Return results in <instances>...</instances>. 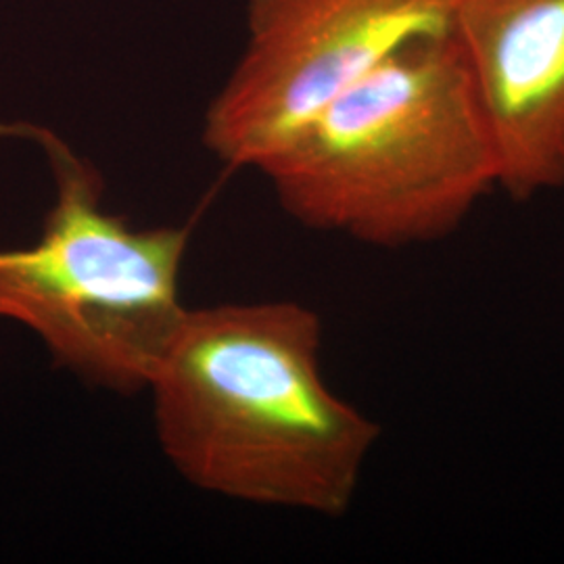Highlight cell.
I'll list each match as a JSON object with an SVG mask.
<instances>
[{
  "label": "cell",
  "instance_id": "1",
  "mask_svg": "<svg viewBox=\"0 0 564 564\" xmlns=\"http://www.w3.org/2000/svg\"><path fill=\"white\" fill-rule=\"evenodd\" d=\"M321 356L310 305L188 307L147 387L165 460L218 498L343 517L381 429L330 389Z\"/></svg>",
  "mask_w": 564,
  "mask_h": 564
},
{
  "label": "cell",
  "instance_id": "2",
  "mask_svg": "<svg viewBox=\"0 0 564 564\" xmlns=\"http://www.w3.org/2000/svg\"><path fill=\"white\" fill-rule=\"evenodd\" d=\"M260 172L295 223L383 249L444 241L500 191L491 130L449 30L387 57Z\"/></svg>",
  "mask_w": 564,
  "mask_h": 564
},
{
  "label": "cell",
  "instance_id": "3",
  "mask_svg": "<svg viewBox=\"0 0 564 564\" xmlns=\"http://www.w3.org/2000/svg\"><path fill=\"white\" fill-rule=\"evenodd\" d=\"M0 132L39 142L55 178L41 239L0 251V318L32 328L57 366L93 389L147 391L188 310V228H134L109 212L101 174L55 132L32 123Z\"/></svg>",
  "mask_w": 564,
  "mask_h": 564
},
{
  "label": "cell",
  "instance_id": "4",
  "mask_svg": "<svg viewBox=\"0 0 564 564\" xmlns=\"http://www.w3.org/2000/svg\"><path fill=\"white\" fill-rule=\"evenodd\" d=\"M449 13L452 0H251L245 53L205 113V147L260 172L387 57L447 32Z\"/></svg>",
  "mask_w": 564,
  "mask_h": 564
},
{
  "label": "cell",
  "instance_id": "5",
  "mask_svg": "<svg viewBox=\"0 0 564 564\" xmlns=\"http://www.w3.org/2000/svg\"><path fill=\"white\" fill-rule=\"evenodd\" d=\"M449 32L475 82L500 191L529 202L564 188V0H452Z\"/></svg>",
  "mask_w": 564,
  "mask_h": 564
}]
</instances>
